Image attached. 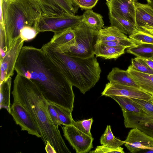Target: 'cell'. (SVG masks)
<instances>
[{
    "label": "cell",
    "instance_id": "obj_20",
    "mask_svg": "<svg viewBox=\"0 0 153 153\" xmlns=\"http://www.w3.org/2000/svg\"><path fill=\"white\" fill-rule=\"evenodd\" d=\"M107 79L109 82L140 88L127 70L121 69L117 67L112 68L107 75Z\"/></svg>",
    "mask_w": 153,
    "mask_h": 153
},
{
    "label": "cell",
    "instance_id": "obj_10",
    "mask_svg": "<svg viewBox=\"0 0 153 153\" xmlns=\"http://www.w3.org/2000/svg\"><path fill=\"white\" fill-rule=\"evenodd\" d=\"M42 14L49 16H59L65 13L74 15L79 7L74 0H37Z\"/></svg>",
    "mask_w": 153,
    "mask_h": 153
},
{
    "label": "cell",
    "instance_id": "obj_15",
    "mask_svg": "<svg viewBox=\"0 0 153 153\" xmlns=\"http://www.w3.org/2000/svg\"><path fill=\"white\" fill-rule=\"evenodd\" d=\"M60 52L65 50L74 45L75 35L72 28L55 32L49 42Z\"/></svg>",
    "mask_w": 153,
    "mask_h": 153
},
{
    "label": "cell",
    "instance_id": "obj_3",
    "mask_svg": "<svg viewBox=\"0 0 153 153\" xmlns=\"http://www.w3.org/2000/svg\"><path fill=\"white\" fill-rule=\"evenodd\" d=\"M41 49L73 86L85 94L99 81L101 69L94 55L83 59L59 51L49 42Z\"/></svg>",
    "mask_w": 153,
    "mask_h": 153
},
{
    "label": "cell",
    "instance_id": "obj_16",
    "mask_svg": "<svg viewBox=\"0 0 153 153\" xmlns=\"http://www.w3.org/2000/svg\"><path fill=\"white\" fill-rule=\"evenodd\" d=\"M135 23L137 28L145 25L153 27V7L148 4L135 3Z\"/></svg>",
    "mask_w": 153,
    "mask_h": 153
},
{
    "label": "cell",
    "instance_id": "obj_40",
    "mask_svg": "<svg viewBox=\"0 0 153 153\" xmlns=\"http://www.w3.org/2000/svg\"><path fill=\"white\" fill-rule=\"evenodd\" d=\"M149 101L153 104V96H152L151 98Z\"/></svg>",
    "mask_w": 153,
    "mask_h": 153
},
{
    "label": "cell",
    "instance_id": "obj_21",
    "mask_svg": "<svg viewBox=\"0 0 153 153\" xmlns=\"http://www.w3.org/2000/svg\"><path fill=\"white\" fill-rule=\"evenodd\" d=\"M129 39L117 28L110 26L98 31L95 42H102L127 40Z\"/></svg>",
    "mask_w": 153,
    "mask_h": 153
},
{
    "label": "cell",
    "instance_id": "obj_11",
    "mask_svg": "<svg viewBox=\"0 0 153 153\" xmlns=\"http://www.w3.org/2000/svg\"><path fill=\"white\" fill-rule=\"evenodd\" d=\"M24 41L19 37L13 44L5 56L0 59V83L11 77Z\"/></svg>",
    "mask_w": 153,
    "mask_h": 153
},
{
    "label": "cell",
    "instance_id": "obj_12",
    "mask_svg": "<svg viewBox=\"0 0 153 153\" xmlns=\"http://www.w3.org/2000/svg\"><path fill=\"white\" fill-rule=\"evenodd\" d=\"M101 95L108 97L116 96L146 100H149L152 97L151 95L140 88L111 82L106 84Z\"/></svg>",
    "mask_w": 153,
    "mask_h": 153
},
{
    "label": "cell",
    "instance_id": "obj_1",
    "mask_svg": "<svg viewBox=\"0 0 153 153\" xmlns=\"http://www.w3.org/2000/svg\"><path fill=\"white\" fill-rule=\"evenodd\" d=\"M15 70L34 82L48 102L72 111L75 97L73 86L41 48L23 46Z\"/></svg>",
    "mask_w": 153,
    "mask_h": 153
},
{
    "label": "cell",
    "instance_id": "obj_14",
    "mask_svg": "<svg viewBox=\"0 0 153 153\" xmlns=\"http://www.w3.org/2000/svg\"><path fill=\"white\" fill-rule=\"evenodd\" d=\"M137 0H106L109 11L135 24V3Z\"/></svg>",
    "mask_w": 153,
    "mask_h": 153
},
{
    "label": "cell",
    "instance_id": "obj_26",
    "mask_svg": "<svg viewBox=\"0 0 153 153\" xmlns=\"http://www.w3.org/2000/svg\"><path fill=\"white\" fill-rule=\"evenodd\" d=\"M100 141L102 145L114 148L121 146L124 144V141L115 137L110 125L107 126L104 133L100 138Z\"/></svg>",
    "mask_w": 153,
    "mask_h": 153
},
{
    "label": "cell",
    "instance_id": "obj_36",
    "mask_svg": "<svg viewBox=\"0 0 153 153\" xmlns=\"http://www.w3.org/2000/svg\"><path fill=\"white\" fill-rule=\"evenodd\" d=\"M139 30L142 31L153 36V27L145 25L138 28Z\"/></svg>",
    "mask_w": 153,
    "mask_h": 153
},
{
    "label": "cell",
    "instance_id": "obj_7",
    "mask_svg": "<svg viewBox=\"0 0 153 153\" xmlns=\"http://www.w3.org/2000/svg\"><path fill=\"white\" fill-rule=\"evenodd\" d=\"M63 135L77 153L89 152L93 148L94 138L80 131L73 125L62 127Z\"/></svg>",
    "mask_w": 153,
    "mask_h": 153
},
{
    "label": "cell",
    "instance_id": "obj_27",
    "mask_svg": "<svg viewBox=\"0 0 153 153\" xmlns=\"http://www.w3.org/2000/svg\"><path fill=\"white\" fill-rule=\"evenodd\" d=\"M52 104L57 113L61 125H72L74 120L72 116V112L69 109L61 105L53 103Z\"/></svg>",
    "mask_w": 153,
    "mask_h": 153
},
{
    "label": "cell",
    "instance_id": "obj_18",
    "mask_svg": "<svg viewBox=\"0 0 153 153\" xmlns=\"http://www.w3.org/2000/svg\"><path fill=\"white\" fill-rule=\"evenodd\" d=\"M126 70L141 89L153 96V74L137 71L130 65Z\"/></svg>",
    "mask_w": 153,
    "mask_h": 153
},
{
    "label": "cell",
    "instance_id": "obj_32",
    "mask_svg": "<svg viewBox=\"0 0 153 153\" xmlns=\"http://www.w3.org/2000/svg\"><path fill=\"white\" fill-rule=\"evenodd\" d=\"M90 153H124L123 148L121 146L117 148L112 147L104 145L98 146L95 149L89 152Z\"/></svg>",
    "mask_w": 153,
    "mask_h": 153
},
{
    "label": "cell",
    "instance_id": "obj_23",
    "mask_svg": "<svg viewBox=\"0 0 153 153\" xmlns=\"http://www.w3.org/2000/svg\"><path fill=\"white\" fill-rule=\"evenodd\" d=\"M126 52L143 59H153V45L141 44L127 48Z\"/></svg>",
    "mask_w": 153,
    "mask_h": 153
},
{
    "label": "cell",
    "instance_id": "obj_41",
    "mask_svg": "<svg viewBox=\"0 0 153 153\" xmlns=\"http://www.w3.org/2000/svg\"><path fill=\"white\" fill-rule=\"evenodd\" d=\"M148 149H150V150H152V151L153 152V147H150V148H149Z\"/></svg>",
    "mask_w": 153,
    "mask_h": 153
},
{
    "label": "cell",
    "instance_id": "obj_29",
    "mask_svg": "<svg viewBox=\"0 0 153 153\" xmlns=\"http://www.w3.org/2000/svg\"><path fill=\"white\" fill-rule=\"evenodd\" d=\"M136 45L148 44L153 45V36L145 32L139 30L137 33L128 36Z\"/></svg>",
    "mask_w": 153,
    "mask_h": 153
},
{
    "label": "cell",
    "instance_id": "obj_24",
    "mask_svg": "<svg viewBox=\"0 0 153 153\" xmlns=\"http://www.w3.org/2000/svg\"><path fill=\"white\" fill-rule=\"evenodd\" d=\"M12 78L0 83V109H5L9 113L10 111V92Z\"/></svg>",
    "mask_w": 153,
    "mask_h": 153
},
{
    "label": "cell",
    "instance_id": "obj_4",
    "mask_svg": "<svg viewBox=\"0 0 153 153\" xmlns=\"http://www.w3.org/2000/svg\"><path fill=\"white\" fill-rule=\"evenodd\" d=\"M0 10L7 52L23 28L36 29L42 12L37 0H1Z\"/></svg>",
    "mask_w": 153,
    "mask_h": 153
},
{
    "label": "cell",
    "instance_id": "obj_25",
    "mask_svg": "<svg viewBox=\"0 0 153 153\" xmlns=\"http://www.w3.org/2000/svg\"><path fill=\"white\" fill-rule=\"evenodd\" d=\"M109 97L115 101L122 109L135 113H140L142 111L140 106L132 98L116 96H111Z\"/></svg>",
    "mask_w": 153,
    "mask_h": 153
},
{
    "label": "cell",
    "instance_id": "obj_19",
    "mask_svg": "<svg viewBox=\"0 0 153 153\" xmlns=\"http://www.w3.org/2000/svg\"><path fill=\"white\" fill-rule=\"evenodd\" d=\"M108 16L110 26L117 28L124 34L129 36L139 31L134 24L122 19L112 12L109 11Z\"/></svg>",
    "mask_w": 153,
    "mask_h": 153
},
{
    "label": "cell",
    "instance_id": "obj_17",
    "mask_svg": "<svg viewBox=\"0 0 153 153\" xmlns=\"http://www.w3.org/2000/svg\"><path fill=\"white\" fill-rule=\"evenodd\" d=\"M95 55L105 59H117L125 53L124 47H112L95 42L94 45Z\"/></svg>",
    "mask_w": 153,
    "mask_h": 153
},
{
    "label": "cell",
    "instance_id": "obj_38",
    "mask_svg": "<svg viewBox=\"0 0 153 153\" xmlns=\"http://www.w3.org/2000/svg\"><path fill=\"white\" fill-rule=\"evenodd\" d=\"M149 66L153 70V59H143Z\"/></svg>",
    "mask_w": 153,
    "mask_h": 153
},
{
    "label": "cell",
    "instance_id": "obj_39",
    "mask_svg": "<svg viewBox=\"0 0 153 153\" xmlns=\"http://www.w3.org/2000/svg\"><path fill=\"white\" fill-rule=\"evenodd\" d=\"M149 4L153 7V0H146Z\"/></svg>",
    "mask_w": 153,
    "mask_h": 153
},
{
    "label": "cell",
    "instance_id": "obj_35",
    "mask_svg": "<svg viewBox=\"0 0 153 153\" xmlns=\"http://www.w3.org/2000/svg\"><path fill=\"white\" fill-rule=\"evenodd\" d=\"M141 107L142 109L149 113L153 114V104L149 100L133 99Z\"/></svg>",
    "mask_w": 153,
    "mask_h": 153
},
{
    "label": "cell",
    "instance_id": "obj_2",
    "mask_svg": "<svg viewBox=\"0 0 153 153\" xmlns=\"http://www.w3.org/2000/svg\"><path fill=\"white\" fill-rule=\"evenodd\" d=\"M12 94L13 102L21 103L33 118L45 145L49 143L56 153H70L58 127L51 119L48 108L49 102L35 83L17 74L13 81Z\"/></svg>",
    "mask_w": 153,
    "mask_h": 153
},
{
    "label": "cell",
    "instance_id": "obj_9",
    "mask_svg": "<svg viewBox=\"0 0 153 153\" xmlns=\"http://www.w3.org/2000/svg\"><path fill=\"white\" fill-rule=\"evenodd\" d=\"M9 114L16 124L20 127L22 131H26L30 134L41 137L40 131L33 118L21 103L13 102Z\"/></svg>",
    "mask_w": 153,
    "mask_h": 153
},
{
    "label": "cell",
    "instance_id": "obj_33",
    "mask_svg": "<svg viewBox=\"0 0 153 153\" xmlns=\"http://www.w3.org/2000/svg\"><path fill=\"white\" fill-rule=\"evenodd\" d=\"M48 108L51 119L54 125L57 127L61 124L59 120L57 113L52 103L48 102Z\"/></svg>",
    "mask_w": 153,
    "mask_h": 153
},
{
    "label": "cell",
    "instance_id": "obj_31",
    "mask_svg": "<svg viewBox=\"0 0 153 153\" xmlns=\"http://www.w3.org/2000/svg\"><path fill=\"white\" fill-rule=\"evenodd\" d=\"M39 33L36 29L30 27H25L20 31V37L24 41L34 39Z\"/></svg>",
    "mask_w": 153,
    "mask_h": 153
},
{
    "label": "cell",
    "instance_id": "obj_28",
    "mask_svg": "<svg viewBox=\"0 0 153 153\" xmlns=\"http://www.w3.org/2000/svg\"><path fill=\"white\" fill-rule=\"evenodd\" d=\"M133 70L140 72L153 74L152 70L147 65L143 58L137 57L131 60L130 65Z\"/></svg>",
    "mask_w": 153,
    "mask_h": 153
},
{
    "label": "cell",
    "instance_id": "obj_22",
    "mask_svg": "<svg viewBox=\"0 0 153 153\" xmlns=\"http://www.w3.org/2000/svg\"><path fill=\"white\" fill-rule=\"evenodd\" d=\"M82 16V22L90 28L98 31L104 28L103 17L92 10H86Z\"/></svg>",
    "mask_w": 153,
    "mask_h": 153
},
{
    "label": "cell",
    "instance_id": "obj_13",
    "mask_svg": "<svg viewBox=\"0 0 153 153\" xmlns=\"http://www.w3.org/2000/svg\"><path fill=\"white\" fill-rule=\"evenodd\" d=\"M124 142L125 146L132 153L153 147V138L137 128L130 131Z\"/></svg>",
    "mask_w": 153,
    "mask_h": 153
},
{
    "label": "cell",
    "instance_id": "obj_37",
    "mask_svg": "<svg viewBox=\"0 0 153 153\" xmlns=\"http://www.w3.org/2000/svg\"><path fill=\"white\" fill-rule=\"evenodd\" d=\"M45 150L47 153H56L54 148L49 142L45 145Z\"/></svg>",
    "mask_w": 153,
    "mask_h": 153
},
{
    "label": "cell",
    "instance_id": "obj_5",
    "mask_svg": "<svg viewBox=\"0 0 153 153\" xmlns=\"http://www.w3.org/2000/svg\"><path fill=\"white\" fill-rule=\"evenodd\" d=\"M72 28L75 35V44L63 53L83 59L94 55V41L98 31L90 28L82 22Z\"/></svg>",
    "mask_w": 153,
    "mask_h": 153
},
{
    "label": "cell",
    "instance_id": "obj_34",
    "mask_svg": "<svg viewBox=\"0 0 153 153\" xmlns=\"http://www.w3.org/2000/svg\"><path fill=\"white\" fill-rule=\"evenodd\" d=\"M82 9H91L97 4L98 0H74Z\"/></svg>",
    "mask_w": 153,
    "mask_h": 153
},
{
    "label": "cell",
    "instance_id": "obj_6",
    "mask_svg": "<svg viewBox=\"0 0 153 153\" xmlns=\"http://www.w3.org/2000/svg\"><path fill=\"white\" fill-rule=\"evenodd\" d=\"M82 16L65 13L56 16L42 15L36 26L39 33L46 31L55 33L69 28H73L82 21Z\"/></svg>",
    "mask_w": 153,
    "mask_h": 153
},
{
    "label": "cell",
    "instance_id": "obj_8",
    "mask_svg": "<svg viewBox=\"0 0 153 153\" xmlns=\"http://www.w3.org/2000/svg\"><path fill=\"white\" fill-rule=\"evenodd\" d=\"M126 128H137L153 138V114L142 110L139 113L122 109Z\"/></svg>",
    "mask_w": 153,
    "mask_h": 153
},
{
    "label": "cell",
    "instance_id": "obj_30",
    "mask_svg": "<svg viewBox=\"0 0 153 153\" xmlns=\"http://www.w3.org/2000/svg\"><path fill=\"white\" fill-rule=\"evenodd\" d=\"M93 121L92 118L77 121H74L72 125L83 133L92 136L91 129Z\"/></svg>",
    "mask_w": 153,
    "mask_h": 153
}]
</instances>
